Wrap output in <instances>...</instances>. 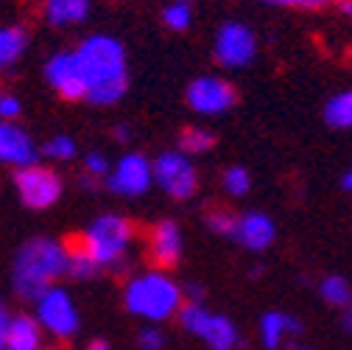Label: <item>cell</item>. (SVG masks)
<instances>
[{
	"instance_id": "7402d4cb",
	"label": "cell",
	"mask_w": 352,
	"mask_h": 350,
	"mask_svg": "<svg viewBox=\"0 0 352 350\" xmlns=\"http://www.w3.org/2000/svg\"><path fill=\"white\" fill-rule=\"evenodd\" d=\"M215 146V135L210 132L207 126H188L185 132L179 135V152L188 157H199L207 154Z\"/></svg>"
},
{
	"instance_id": "8d00e7d4",
	"label": "cell",
	"mask_w": 352,
	"mask_h": 350,
	"mask_svg": "<svg viewBox=\"0 0 352 350\" xmlns=\"http://www.w3.org/2000/svg\"><path fill=\"white\" fill-rule=\"evenodd\" d=\"M272 6H299V0H266Z\"/></svg>"
},
{
	"instance_id": "7a4b0ae2",
	"label": "cell",
	"mask_w": 352,
	"mask_h": 350,
	"mask_svg": "<svg viewBox=\"0 0 352 350\" xmlns=\"http://www.w3.org/2000/svg\"><path fill=\"white\" fill-rule=\"evenodd\" d=\"M67 244L51 236H34L23 241L12 260V291L23 302H34L45 289L65 278Z\"/></svg>"
},
{
	"instance_id": "5b68a950",
	"label": "cell",
	"mask_w": 352,
	"mask_h": 350,
	"mask_svg": "<svg viewBox=\"0 0 352 350\" xmlns=\"http://www.w3.org/2000/svg\"><path fill=\"white\" fill-rule=\"evenodd\" d=\"M34 320L42 328V333L54 336L56 342H67L78 333L81 328V317L76 309V300L65 286H51L42 291L34 302Z\"/></svg>"
},
{
	"instance_id": "74e56055",
	"label": "cell",
	"mask_w": 352,
	"mask_h": 350,
	"mask_svg": "<svg viewBox=\"0 0 352 350\" xmlns=\"http://www.w3.org/2000/svg\"><path fill=\"white\" fill-rule=\"evenodd\" d=\"M341 185H344V191H349L352 194V168L344 174V180H341Z\"/></svg>"
},
{
	"instance_id": "484cf974",
	"label": "cell",
	"mask_w": 352,
	"mask_h": 350,
	"mask_svg": "<svg viewBox=\"0 0 352 350\" xmlns=\"http://www.w3.org/2000/svg\"><path fill=\"white\" fill-rule=\"evenodd\" d=\"M221 185H224V191H227L230 196L241 199V196H246L249 188H252V174H249L243 165H230V168L224 171V177H221Z\"/></svg>"
},
{
	"instance_id": "e0dca14e",
	"label": "cell",
	"mask_w": 352,
	"mask_h": 350,
	"mask_svg": "<svg viewBox=\"0 0 352 350\" xmlns=\"http://www.w3.org/2000/svg\"><path fill=\"white\" fill-rule=\"evenodd\" d=\"M93 0H42V17L54 28H73L90 17Z\"/></svg>"
},
{
	"instance_id": "9a60e30c",
	"label": "cell",
	"mask_w": 352,
	"mask_h": 350,
	"mask_svg": "<svg viewBox=\"0 0 352 350\" xmlns=\"http://www.w3.org/2000/svg\"><path fill=\"white\" fill-rule=\"evenodd\" d=\"M274 238H277V227L272 222V216H266L263 210L238 213L232 241H238L243 249H249V252H266L274 244Z\"/></svg>"
},
{
	"instance_id": "d590c367",
	"label": "cell",
	"mask_w": 352,
	"mask_h": 350,
	"mask_svg": "<svg viewBox=\"0 0 352 350\" xmlns=\"http://www.w3.org/2000/svg\"><path fill=\"white\" fill-rule=\"evenodd\" d=\"M338 9H341V14H344V17H349V20H352V0H338Z\"/></svg>"
},
{
	"instance_id": "f546056e",
	"label": "cell",
	"mask_w": 352,
	"mask_h": 350,
	"mask_svg": "<svg viewBox=\"0 0 352 350\" xmlns=\"http://www.w3.org/2000/svg\"><path fill=\"white\" fill-rule=\"evenodd\" d=\"M23 115V101L12 93H0V121H17Z\"/></svg>"
},
{
	"instance_id": "8fae6325",
	"label": "cell",
	"mask_w": 352,
	"mask_h": 350,
	"mask_svg": "<svg viewBox=\"0 0 352 350\" xmlns=\"http://www.w3.org/2000/svg\"><path fill=\"white\" fill-rule=\"evenodd\" d=\"M188 107L196 112V115H207V118H215V115H224L232 104H235V87L221 79V76H196L190 84H188Z\"/></svg>"
},
{
	"instance_id": "4fadbf2b",
	"label": "cell",
	"mask_w": 352,
	"mask_h": 350,
	"mask_svg": "<svg viewBox=\"0 0 352 350\" xmlns=\"http://www.w3.org/2000/svg\"><path fill=\"white\" fill-rule=\"evenodd\" d=\"M45 81L65 101H84V76L76 59V51H56L45 62Z\"/></svg>"
},
{
	"instance_id": "60d3db41",
	"label": "cell",
	"mask_w": 352,
	"mask_h": 350,
	"mask_svg": "<svg viewBox=\"0 0 352 350\" xmlns=\"http://www.w3.org/2000/svg\"><path fill=\"white\" fill-rule=\"evenodd\" d=\"M182 3H190V0H182Z\"/></svg>"
},
{
	"instance_id": "d4e9b609",
	"label": "cell",
	"mask_w": 352,
	"mask_h": 350,
	"mask_svg": "<svg viewBox=\"0 0 352 350\" xmlns=\"http://www.w3.org/2000/svg\"><path fill=\"white\" fill-rule=\"evenodd\" d=\"M76 152H78V146L70 135H54L45 141V146H42V154L54 163H70L76 157Z\"/></svg>"
},
{
	"instance_id": "f1b7e54d",
	"label": "cell",
	"mask_w": 352,
	"mask_h": 350,
	"mask_svg": "<svg viewBox=\"0 0 352 350\" xmlns=\"http://www.w3.org/2000/svg\"><path fill=\"white\" fill-rule=\"evenodd\" d=\"M138 344H140V350H162V344H165L162 328H160V325H146V328H140Z\"/></svg>"
},
{
	"instance_id": "836d02e7",
	"label": "cell",
	"mask_w": 352,
	"mask_h": 350,
	"mask_svg": "<svg viewBox=\"0 0 352 350\" xmlns=\"http://www.w3.org/2000/svg\"><path fill=\"white\" fill-rule=\"evenodd\" d=\"M341 325H344V331H349V333H352V302L341 309Z\"/></svg>"
},
{
	"instance_id": "ab89813d",
	"label": "cell",
	"mask_w": 352,
	"mask_h": 350,
	"mask_svg": "<svg viewBox=\"0 0 352 350\" xmlns=\"http://www.w3.org/2000/svg\"><path fill=\"white\" fill-rule=\"evenodd\" d=\"M42 350H56V347H42Z\"/></svg>"
},
{
	"instance_id": "ac0fdd59",
	"label": "cell",
	"mask_w": 352,
	"mask_h": 350,
	"mask_svg": "<svg viewBox=\"0 0 352 350\" xmlns=\"http://www.w3.org/2000/svg\"><path fill=\"white\" fill-rule=\"evenodd\" d=\"M42 342H45V333L31 314H12L3 350H42L45 347Z\"/></svg>"
},
{
	"instance_id": "44dd1931",
	"label": "cell",
	"mask_w": 352,
	"mask_h": 350,
	"mask_svg": "<svg viewBox=\"0 0 352 350\" xmlns=\"http://www.w3.org/2000/svg\"><path fill=\"white\" fill-rule=\"evenodd\" d=\"M324 121L333 129H352V87L336 93L324 107Z\"/></svg>"
},
{
	"instance_id": "83f0119b",
	"label": "cell",
	"mask_w": 352,
	"mask_h": 350,
	"mask_svg": "<svg viewBox=\"0 0 352 350\" xmlns=\"http://www.w3.org/2000/svg\"><path fill=\"white\" fill-rule=\"evenodd\" d=\"M109 168H112V160H109L104 152L93 149V152L84 154V174H81V177H90V180L98 183V180H107Z\"/></svg>"
},
{
	"instance_id": "d6a6232c",
	"label": "cell",
	"mask_w": 352,
	"mask_h": 350,
	"mask_svg": "<svg viewBox=\"0 0 352 350\" xmlns=\"http://www.w3.org/2000/svg\"><path fill=\"white\" fill-rule=\"evenodd\" d=\"M112 138H115V143H129V141H131V126L118 123V126L112 129Z\"/></svg>"
},
{
	"instance_id": "f35d334b",
	"label": "cell",
	"mask_w": 352,
	"mask_h": 350,
	"mask_svg": "<svg viewBox=\"0 0 352 350\" xmlns=\"http://www.w3.org/2000/svg\"><path fill=\"white\" fill-rule=\"evenodd\" d=\"M294 350H311V347H294Z\"/></svg>"
},
{
	"instance_id": "4316f807",
	"label": "cell",
	"mask_w": 352,
	"mask_h": 350,
	"mask_svg": "<svg viewBox=\"0 0 352 350\" xmlns=\"http://www.w3.org/2000/svg\"><path fill=\"white\" fill-rule=\"evenodd\" d=\"M235 218H238V213L224 210V207H215V210L207 213V227H210V233L221 236V238H232V233H235Z\"/></svg>"
},
{
	"instance_id": "4dcf8cb0",
	"label": "cell",
	"mask_w": 352,
	"mask_h": 350,
	"mask_svg": "<svg viewBox=\"0 0 352 350\" xmlns=\"http://www.w3.org/2000/svg\"><path fill=\"white\" fill-rule=\"evenodd\" d=\"M9 320H12V314H9V309L3 305V300H0V350L6 347V331H9Z\"/></svg>"
},
{
	"instance_id": "e575fe53",
	"label": "cell",
	"mask_w": 352,
	"mask_h": 350,
	"mask_svg": "<svg viewBox=\"0 0 352 350\" xmlns=\"http://www.w3.org/2000/svg\"><path fill=\"white\" fill-rule=\"evenodd\" d=\"M84 350H112V347H109V342H107V339H93V342L87 344Z\"/></svg>"
},
{
	"instance_id": "277c9868",
	"label": "cell",
	"mask_w": 352,
	"mask_h": 350,
	"mask_svg": "<svg viewBox=\"0 0 352 350\" xmlns=\"http://www.w3.org/2000/svg\"><path fill=\"white\" fill-rule=\"evenodd\" d=\"M135 238L138 227L131 218L120 213H104L93 218L73 244L90 255L98 269H123L131 255V247H135Z\"/></svg>"
},
{
	"instance_id": "7c38bea8",
	"label": "cell",
	"mask_w": 352,
	"mask_h": 350,
	"mask_svg": "<svg viewBox=\"0 0 352 350\" xmlns=\"http://www.w3.org/2000/svg\"><path fill=\"white\" fill-rule=\"evenodd\" d=\"M185 252V238H182V227L173 218H162V222L151 225V230L146 233V255L151 260L154 269H173L182 260Z\"/></svg>"
},
{
	"instance_id": "8992f818",
	"label": "cell",
	"mask_w": 352,
	"mask_h": 350,
	"mask_svg": "<svg viewBox=\"0 0 352 350\" xmlns=\"http://www.w3.org/2000/svg\"><path fill=\"white\" fill-rule=\"evenodd\" d=\"M176 317H179V322H182V328L188 333L199 336L210 350H235L241 344L238 325L224 314L204 309L201 302L199 305L196 302H185Z\"/></svg>"
},
{
	"instance_id": "9c48e42d",
	"label": "cell",
	"mask_w": 352,
	"mask_h": 350,
	"mask_svg": "<svg viewBox=\"0 0 352 350\" xmlns=\"http://www.w3.org/2000/svg\"><path fill=\"white\" fill-rule=\"evenodd\" d=\"M154 185V174H151V160L140 152H126L118 157L107 174V188L115 196L123 199H138L146 196Z\"/></svg>"
},
{
	"instance_id": "30bf717a",
	"label": "cell",
	"mask_w": 352,
	"mask_h": 350,
	"mask_svg": "<svg viewBox=\"0 0 352 350\" xmlns=\"http://www.w3.org/2000/svg\"><path fill=\"white\" fill-rule=\"evenodd\" d=\"M212 56L221 68L241 70L254 62L257 56V37L246 23H224L215 31Z\"/></svg>"
},
{
	"instance_id": "52a82bcc",
	"label": "cell",
	"mask_w": 352,
	"mask_h": 350,
	"mask_svg": "<svg viewBox=\"0 0 352 350\" xmlns=\"http://www.w3.org/2000/svg\"><path fill=\"white\" fill-rule=\"evenodd\" d=\"M151 174H154V185L176 202H185L199 191V168L193 157L182 154L179 149L162 152L157 160H151Z\"/></svg>"
},
{
	"instance_id": "603a6c76",
	"label": "cell",
	"mask_w": 352,
	"mask_h": 350,
	"mask_svg": "<svg viewBox=\"0 0 352 350\" xmlns=\"http://www.w3.org/2000/svg\"><path fill=\"white\" fill-rule=\"evenodd\" d=\"M319 294H322V300H324L327 305H333V309H344V305L352 302V286H349V280L341 278V275H327V278H322Z\"/></svg>"
},
{
	"instance_id": "2e32d148",
	"label": "cell",
	"mask_w": 352,
	"mask_h": 350,
	"mask_svg": "<svg viewBox=\"0 0 352 350\" xmlns=\"http://www.w3.org/2000/svg\"><path fill=\"white\" fill-rule=\"evenodd\" d=\"M302 331L299 320H294L291 314H283V311H266L257 322V336L263 342L266 350H277L283 347L291 336H296Z\"/></svg>"
},
{
	"instance_id": "ba28073f",
	"label": "cell",
	"mask_w": 352,
	"mask_h": 350,
	"mask_svg": "<svg viewBox=\"0 0 352 350\" xmlns=\"http://www.w3.org/2000/svg\"><path fill=\"white\" fill-rule=\"evenodd\" d=\"M14 188H17L20 202L28 210H48L65 194V183L59 174L48 165H39V163L14 171Z\"/></svg>"
},
{
	"instance_id": "3957f363",
	"label": "cell",
	"mask_w": 352,
	"mask_h": 350,
	"mask_svg": "<svg viewBox=\"0 0 352 350\" xmlns=\"http://www.w3.org/2000/svg\"><path fill=\"white\" fill-rule=\"evenodd\" d=\"M123 305L131 317H138L148 325L168 322L185 305L182 283H176V278L165 269H154V267L143 269L126 280Z\"/></svg>"
},
{
	"instance_id": "ffe728a7",
	"label": "cell",
	"mask_w": 352,
	"mask_h": 350,
	"mask_svg": "<svg viewBox=\"0 0 352 350\" xmlns=\"http://www.w3.org/2000/svg\"><path fill=\"white\" fill-rule=\"evenodd\" d=\"M98 264L87 255L81 247H76L73 241L67 244V264H65V275L73 278V280H93L98 275Z\"/></svg>"
},
{
	"instance_id": "5bb4252c",
	"label": "cell",
	"mask_w": 352,
	"mask_h": 350,
	"mask_svg": "<svg viewBox=\"0 0 352 350\" xmlns=\"http://www.w3.org/2000/svg\"><path fill=\"white\" fill-rule=\"evenodd\" d=\"M39 163V146L14 121H0V165H9L14 171L36 165Z\"/></svg>"
},
{
	"instance_id": "d6986e66",
	"label": "cell",
	"mask_w": 352,
	"mask_h": 350,
	"mask_svg": "<svg viewBox=\"0 0 352 350\" xmlns=\"http://www.w3.org/2000/svg\"><path fill=\"white\" fill-rule=\"evenodd\" d=\"M28 51V31L23 25H0V73L14 68Z\"/></svg>"
},
{
	"instance_id": "cb8c5ba5",
	"label": "cell",
	"mask_w": 352,
	"mask_h": 350,
	"mask_svg": "<svg viewBox=\"0 0 352 350\" xmlns=\"http://www.w3.org/2000/svg\"><path fill=\"white\" fill-rule=\"evenodd\" d=\"M162 23L165 28L170 31H188L190 23H193V9L190 3H182V0H173V3H168L162 9Z\"/></svg>"
},
{
	"instance_id": "1f68e13d",
	"label": "cell",
	"mask_w": 352,
	"mask_h": 350,
	"mask_svg": "<svg viewBox=\"0 0 352 350\" xmlns=\"http://www.w3.org/2000/svg\"><path fill=\"white\" fill-rule=\"evenodd\" d=\"M182 294H185V302H196L199 305L204 300V289L201 286H193V283L190 286H182Z\"/></svg>"
},
{
	"instance_id": "6da1fadb",
	"label": "cell",
	"mask_w": 352,
	"mask_h": 350,
	"mask_svg": "<svg viewBox=\"0 0 352 350\" xmlns=\"http://www.w3.org/2000/svg\"><path fill=\"white\" fill-rule=\"evenodd\" d=\"M73 51L84 76V101L96 107L118 104L129 90V62L123 42L109 34H90Z\"/></svg>"
}]
</instances>
